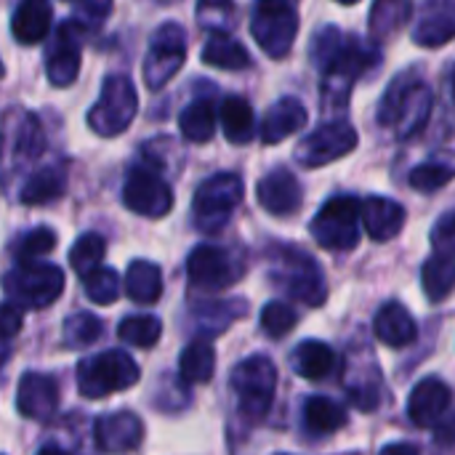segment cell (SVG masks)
Masks as SVG:
<instances>
[{"instance_id": "7", "label": "cell", "mask_w": 455, "mask_h": 455, "mask_svg": "<svg viewBox=\"0 0 455 455\" xmlns=\"http://www.w3.org/2000/svg\"><path fill=\"white\" fill-rule=\"evenodd\" d=\"M245 187L237 173H216L205 179L192 200V219L195 227L205 235H213L227 227L235 208L243 203Z\"/></svg>"}, {"instance_id": "10", "label": "cell", "mask_w": 455, "mask_h": 455, "mask_svg": "<svg viewBox=\"0 0 455 455\" xmlns=\"http://www.w3.org/2000/svg\"><path fill=\"white\" fill-rule=\"evenodd\" d=\"M360 219L363 203L357 197H333L312 219L309 232L328 251H352L360 243Z\"/></svg>"}, {"instance_id": "50", "label": "cell", "mask_w": 455, "mask_h": 455, "mask_svg": "<svg viewBox=\"0 0 455 455\" xmlns=\"http://www.w3.org/2000/svg\"><path fill=\"white\" fill-rule=\"evenodd\" d=\"M435 443L437 445H455V416H448L437 424Z\"/></svg>"}, {"instance_id": "9", "label": "cell", "mask_w": 455, "mask_h": 455, "mask_svg": "<svg viewBox=\"0 0 455 455\" xmlns=\"http://www.w3.org/2000/svg\"><path fill=\"white\" fill-rule=\"evenodd\" d=\"M251 35L269 59H283L296 43L299 16L288 0H256L251 16Z\"/></svg>"}, {"instance_id": "42", "label": "cell", "mask_w": 455, "mask_h": 455, "mask_svg": "<svg viewBox=\"0 0 455 455\" xmlns=\"http://www.w3.org/2000/svg\"><path fill=\"white\" fill-rule=\"evenodd\" d=\"M243 301H216V304H205L200 312H197V325H200V333L203 336H213V333H221L227 331V325L243 315Z\"/></svg>"}, {"instance_id": "33", "label": "cell", "mask_w": 455, "mask_h": 455, "mask_svg": "<svg viewBox=\"0 0 455 455\" xmlns=\"http://www.w3.org/2000/svg\"><path fill=\"white\" fill-rule=\"evenodd\" d=\"M347 395H349L352 405H357L365 413L379 408V403H381V376H379L373 363H368L365 368L363 365H352L349 368Z\"/></svg>"}, {"instance_id": "34", "label": "cell", "mask_w": 455, "mask_h": 455, "mask_svg": "<svg viewBox=\"0 0 455 455\" xmlns=\"http://www.w3.org/2000/svg\"><path fill=\"white\" fill-rule=\"evenodd\" d=\"M455 179V152H440L408 173V184L416 192H437Z\"/></svg>"}, {"instance_id": "26", "label": "cell", "mask_w": 455, "mask_h": 455, "mask_svg": "<svg viewBox=\"0 0 455 455\" xmlns=\"http://www.w3.org/2000/svg\"><path fill=\"white\" fill-rule=\"evenodd\" d=\"M64 189H67L64 168L61 165H45L24 181V187L19 189V200L27 205H43V203L61 197Z\"/></svg>"}, {"instance_id": "52", "label": "cell", "mask_w": 455, "mask_h": 455, "mask_svg": "<svg viewBox=\"0 0 455 455\" xmlns=\"http://www.w3.org/2000/svg\"><path fill=\"white\" fill-rule=\"evenodd\" d=\"M451 91H453V101H455V69H453V77H451Z\"/></svg>"}, {"instance_id": "23", "label": "cell", "mask_w": 455, "mask_h": 455, "mask_svg": "<svg viewBox=\"0 0 455 455\" xmlns=\"http://www.w3.org/2000/svg\"><path fill=\"white\" fill-rule=\"evenodd\" d=\"M53 21V8L48 0H19L11 16L13 37L24 45H35L45 40Z\"/></svg>"}, {"instance_id": "48", "label": "cell", "mask_w": 455, "mask_h": 455, "mask_svg": "<svg viewBox=\"0 0 455 455\" xmlns=\"http://www.w3.org/2000/svg\"><path fill=\"white\" fill-rule=\"evenodd\" d=\"M432 245L437 253H448V256H455V211L445 213L435 229H432Z\"/></svg>"}, {"instance_id": "11", "label": "cell", "mask_w": 455, "mask_h": 455, "mask_svg": "<svg viewBox=\"0 0 455 455\" xmlns=\"http://www.w3.org/2000/svg\"><path fill=\"white\" fill-rule=\"evenodd\" d=\"M187 61V32L181 24L168 21L160 24L149 40V51L144 59V83L149 91H160L168 85L176 72Z\"/></svg>"}, {"instance_id": "4", "label": "cell", "mask_w": 455, "mask_h": 455, "mask_svg": "<svg viewBox=\"0 0 455 455\" xmlns=\"http://www.w3.org/2000/svg\"><path fill=\"white\" fill-rule=\"evenodd\" d=\"M229 384L237 397V411L243 413V419L256 424L272 408L275 389H277V368L272 365L269 357L253 355L232 368Z\"/></svg>"}, {"instance_id": "29", "label": "cell", "mask_w": 455, "mask_h": 455, "mask_svg": "<svg viewBox=\"0 0 455 455\" xmlns=\"http://www.w3.org/2000/svg\"><path fill=\"white\" fill-rule=\"evenodd\" d=\"M216 373V352L205 339L187 344L179 357V376L184 384H208Z\"/></svg>"}, {"instance_id": "24", "label": "cell", "mask_w": 455, "mask_h": 455, "mask_svg": "<svg viewBox=\"0 0 455 455\" xmlns=\"http://www.w3.org/2000/svg\"><path fill=\"white\" fill-rule=\"evenodd\" d=\"M307 123V109L299 99L285 96L277 104H272L261 120V141L264 144H277L283 139H288L291 133L301 131Z\"/></svg>"}, {"instance_id": "25", "label": "cell", "mask_w": 455, "mask_h": 455, "mask_svg": "<svg viewBox=\"0 0 455 455\" xmlns=\"http://www.w3.org/2000/svg\"><path fill=\"white\" fill-rule=\"evenodd\" d=\"M200 59H203V64L219 67L227 72H237V69L251 67V53L245 51V45L237 43L235 37H229L227 32H213L211 40L203 45Z\"/></svg>"}, {"instance_id": "13", "label": "cell", "mask_w": 455, "mask_h": 455, "mask_svg": "<svg viewBox=\"0 0 455 455\" xmlns=\"http://www.w3.org/2000/svg\"><path fill=\"white\" fill-rule=\"evenodd\" d=\"M123 205L144 219H163L173 208V189L149 168H131L123 187Z\"/></svg>"}, {"instance_id": "40", "label": "cell", "mask_w": 455, "mask_h": 455, "mask_svg": "<svg viewBox=\"0 0 455 455\" xmlns=\"http://www.w3.org/2000/svg\"><path fill=\"white\" fill-rule=\"evenodd\" d=\"M197 24L208 32H229L237 24L235 0H197Z\"/></svg>"}, {"instance_id": "6", "label": "cell", "mask_w": 455, "mask_h": 455, "mask_svg": "<svg viewBox=\"0 0 455 455\" xmlns=\"http://www.w3.org/2000/svg\"><path fill=\"white\" fill-rule=\"evenodd\" d=\"M8 301L21 309H43L51 307L64 293V272L53 264L40 261H19L3 280Z\"/></svg>"}, {"instance_id": "2", "label": "cell", "mask_w": 455, "mask_h": 455, "mask_svg": "<svg viewBox=\"0 0 455 455\" xmlns=\"http://www.w3.org/2000/svg\"><path fill=\"white\" fill-rule=\"evenodd\" d=\"M379 61V48L347 35L344 45L336 51V56L323 67V107L328 112H339L349 104V93L357 83V77Z\"/></svg>"}, {"instance_id": "32", "label": "cell", "mask_w": 455, "mask_h": 455, "mask_svg": "<svg viewBox=\"0 0 455 455\" xmlns=\"http://www.w3.org/2000/svg\"><path fill=\"white\" fill-rule=\"evenodd\" d=\"M221 128L227 133V139L232 144H248L256 136V117H253V107L243 99V96H229L221 104Z\"/></svg>"}, {"instance_id": "41", "label": "cell", "mask_w": 455, "mask_h": 455, "mask_svg": "<svg viewBox=\"0 0 455 455\" xmlns=\"http://www.w3.org/2000/svg\"><path fill=\"white\" fill-rule=\"evenodd\" d=\"M13 147H16V155L24 157V160H35L37 155H43V149H45V133H43V125H40V120L35 115L21 112Z\"/></svg>"}, {"instance_id": "35", "label": "cell", "mask_w": 455, "mask_h": 455, "mask_svg": "<svg viewBox=\"0 0 455 455\" xmlns=\"http://www.w3.org/2000/svg\"><path fill=\"white\" fill-rule=\"evenodd\" d=\"M347 424L344 408L331 397H309L304 403V427L315 435H331Z\"/></svg>"}, {"instance_id": "3", "label": "cell", "mask_w": 455, "mask_h": 455, "mask_svg": "<svg viewBox=\"0 0 455 455\" xmlns=\"http://www.w3.org/2000/svg\"><path fill=\"white\" fill-rule=\"evenodd\" d=\"M432 101L435 99H432V91L427 83H421L411 75H403L389 85V91L379 107V123L389 125L397 133V139H411L427 125Z\"/></svg>"}, {"instance_id": "18", "label": "cell", "mask_w": 455, "mask_h": 455, "mask_svg": "<svg viewBox=\"0 0 455 455\" xmlns=\"http://www.w3.org/2000/svg\"><path fill=\"white\" fill-rule=\"evenodd\" d=\"M16 408L29 421H48L59 408V387L45 373H24L16 392Z\"/></svg>"}, {"instance_id": "47", "label": "cell", "mask_w": 455, "mask_h": 455, "mask_svg": "<svg viewBox=\"0 0 455 455\" xmlns=\"http://www.w3.org/2000/svg\"><path fill=\"white\" fill-rule=\"evenodd\" d=\"M109 13H112V0H77L72 19L85 29H96Z\"/></svg>"}, {"instance_id": "22", "label": "cell", "mask_w": 455, "mask_h": 455, "mask_svg": "<svg viewBox=\"0 0 455 455\" xmlns=\"http://www.w3.org/2000/svg\"><path fill=\"white\" fill-rule=\"evenodd\" d=\"M373 331H376V339L392 349H403V347H411L419 336V328H416V320L413 315L397 304V301H389L379 309L376 315V323H373Z\"/></svg>"}, {"instance_id": "30", "label": "cell", "mask_w": 455, "mask_h": 455, "mask_svg": "<svg viewBox=\"0 0 455 455\" xmlns=\"http://www.w3.org/2000/svg\"><path fill=\"white\" fill-rule=\"evenodd\" d=\"M421 285L432 304L445 301L455 291V256L435 253L432 259H427L421 269Z\"/></svg>"}, {"instance_id": "37", "label": "cell", "mask_w": 455, "mask_h": 455, "mask_svg": "<svg viewBox=\"0 0 455 455\" xmlns=\"http://www.w3.org/2000/svg\"><path fill=\"white\" fill-rule=\"evenodd\" d=\"M117 336L123 344L128 347H139V349H149L160 341L163 336V323L155 315H133L125 317L117 328Z\"/></svg>"}, {"instance_id": "39", "label": "cell", "mask_w": 455, "mask_h": 455, "mask_svg": "<svg viewBox=\"0 0 455 455\" xmlns=\"http://www.w3.org/2000/svg\"><path fill=\"white\" fill-rule=\"evenodd\" d=\"M104 251H107L104 237L96 235V232H85V235H80L77 243L69 248V267H72L80 277H85V275H91L93 269H99V264H101V259H104Z\"/></svg>"}, {"instance_id": "1", "label": "cell", "mask_w": 455, "mask_h": 455, "mask_svg": "<svg viewBox=\"0 0 455 455\" xmlns=\"http://www.w3.org/2000/svg\"><path fill=\"white\" fill-rule=\"evenodd\" d=\"M269 277L296 301L307 307H323L328 299L325 275L317 261L285 243L269 248Z\"/></svg>"}, {"instance_id": "19", "label": "cell", "mask_w": 455, "mask_h": 455, "mask_svg": "<svg viewBox=\"0 0 455 455\" xmlns=\"http://www.w3.org/2000/svg\"><path fill=\"white\" fill-rule=\"evenodd\" d=\"M453 403L451 387L440 379H424L408 397V419L416 427H437Z\"/></svg>"}, {"instance_id": "20", "label": "cell", "mask_w": 455, "mask_h": 455, "mask_svg": "<svg viewBox=\"0 0 455 455\" xmlns=\"http://www.w3.org/2000/svg\"><path fill=\"white\" fill-rule=\"evenodd\" d=\"M363 227L368 232L371 240L376 243H387L392 237H397L405 227V208L392 200V197H368L363 203Z\"/></svg>"}, {"instance_id": "31", "label": "cell", "mask_w": 455, "mask_h": 455, "mask_svg": "<svg viewBox=\"0 0 455 455\" xmlns=\"http://www.w3.org/2000/svg\"><path fill=\"white\" fill-rule=\"evenodd\" d=\"M216 109L213 101L208 99H197L192 104H187L179 115V131L187 141L192 144H205L213 139L216 133Z\"/></svg>"}, {"instance_id": "36", "label": "cell", "mask_w": 455, "mask_h": 455, "mask_svg": "<svg viewBox=\"0 0 455 455\" xmlns=\"http://www.w3.org/2000/svg\"><path fill=\"white\" fill-rule=\"evenodd\" d=\"M413 16V0H376L371 8V32L373 37L395 35Z\"/></svg>"}, {"instance_id": "12", "label": "cell", "mask_w": 455, "mask_h": 455, "mask_svg": "<svg viewBox=\"0 0 455 455\" xmlns=\"http://www.w3.org/2000/svg\"><path fill=\"white\" fill-rule=\"evenodd\" d=\"M357 147V131L347 120H331L304 136V141L296 147V160L304 168H320L328 163L341 160Z\"/></svg>"}, {"instance_id": "51", "label": "cell", "mask_w": 455, "mask_h": 455, "mask_svg": "<svg viewBox=\"0 0 455 455\" xmlns=\"http://www.w3.org/2000/svg\"><path fill=\"white\" fill-rule=\"evenodd\" d=\"M336 3H344V5H355V3H360V0H336Z\"/></svg>"}, {"instance_id": "43", "label": "cell", "mask_w": 455, "mask_h": 455, "mask_svg": "<svg viewBox=\"0 0 455 455\" xmlns=\"http://www.w3.org/2000/svg\"><path fill=\"white\" fill-rule=\"evenodd\" d=\"M83 280H85V296L93 304H115L120 299L123 285H120V277H117L115 269L99 267L91 275H85Z\"/></svg>"}, {"instance_id": "21", "label": "cell", "mask_w": 455, "mask_h": 455, "mask_svg": "<svg viewBox=\"0 0 455 455\" xmlns=\"http://www.w3.org/2000/svg\"><path fill=\"white\" fill-rule=\"evenodd\" d=\"M455 37V0H427V11L413 29V40L427 48L445 45Z\"/></svg>"}, {"instance_id": "46", "label": "cell", "mask_w": 455, "mask_h": 455, "mask_svg": "<svg viewBox=\"0 0 455 455\" xmlns=\"http://www.w3.org/2000/svg\"><path fill=\"white\" fill-rule=\"evenodd\" d=\"M344 40H347V35H344L339 27H333V24L323 27V29L312 37V45H309V56H312V61L323 69V67L336 56V51L344 45Z\"/></svg>"}, {"instance_id": "15", "label": "cell", "mask_w": 455, "mask_h": 455, "mask_svg": "<svg viewBox=\"0 0 455 455\" xmlns=\"http://www.w3.org/2000/svg\"><path fill=\"white\" fill-rule=\"evenodd\" d=\"M187 277L203 291H221L240 277L229 251L219 245H197L187 259Z\"/></svg>"}, {"instance_id": "17", "label": "cell", "mask_w": 455, "mask_h": 455, "mask_svg": "<svg viewBox=\"0 0 455 455\" xmlns=\"http://www.w3.org/2000/svg\"><path fill=\"white\" fill-rule=\"evenodd\" d=\"M256 195L261 208L269 211L272 216H293L301 208L304 187L288 168H275L259 181Z\"/></svg>"}, {"instance_id": "28", "label": "cell", "mask_w": 455, "mask_h": 455, "mask_svg": "<svg viewBox=\"0 0 455 455\" xmlns=\"http://www.w3.org/2000/svg\"><path fill=\"white\" fill-rule=\"evenodd\" d=\"M293 368H296V373L301 376V379H307V381H320V379H325L331 371H333V365H336V355H333V349L325 344V341H301L296 349H293Z\"/></svg>"}, {"instance_id": "38", "label": "cell", "mask_w": 455, "mask_h": 455, "mask_svg": "<svg viewBox=\"0 0 455 455\" xmlns=\"http://www.w3.org/2000/svg\"><path fill=\"white\" fill-rule=\"evenodd\" d=\"M104 331V323L91 315V312H75L72 317L64 320L61 325V339H64V347L67 349H83V347H91Z\"/></svg>"}, {"instance_id": "44", "label": "cell", "mask_w": 455, "mask_h": 455, "mask_svg": "<svg viewBox=\"0 0 455 455\" xmlns=\"http://www.w3.org/2000/svg\"><path fill=\"white\" fill-rule=\"evenodd\" d=\"M259 323H261V331H264L269 339H283V336H288V333L296 328L299 315H296L293 307H288V304H283V301H269V304L261 309Z\"/></svg>"}, {"instance_id": "49", "label": "cell", "mask_w": 455, "mask_h": 455, "mask_svg": "<svg viewBox=\"0 0 455 455\" xmlns=\"http://www.w3.org/2000/svg\"><path fill=\"white\" fill-rule=\"evenodd\" d=\"M21 323H24L21 307L13 304V301H5L3 304V336L5 339H13L21 331Z\"/></svg>"}, {"instance_id": "8", "label": "cell", "mask_w": 455, "mask_h": 455, "mask_svg": "<svg viewBox=\"0 0 455 455\" xmlns=\"http://www.w3.org/2000/svg\"><path fill=\"white\" fill-rule=\"evenodd\" d=\"M139 96L128 75H109L101 85L99 101L88 112V128L104 139L120 136L136 117Z\"/></svg>"}, {"instance_id": "16", "label": "cell", "mask_w": 455, "mask_h": 455, "mask_svg": "<svg viewBox=\"0 0 455 455\" xmlns=\"http://www.w3.org/2000/svg\"><path fill=\"white\" fill-rule=\"evenodd\" d=\"M144 440V424L131 411H117L109 416H101L93 424V443L104 453H125L136 451Z\"/></svg>"}, {"instance_id": "14", "label": "cell", "mask_w": 455, "mask_h": 455, "mask_svg": "<svg viewBox=\"0 0 455 455\" xmlns=\"http://www.w3.org/2000/svg\"><path fill=\"white\" fill-rule=\"evenodd\" d=\"M83 35H85V27L77 24L75 19H69L67 24H61L56 29V37H53V43L48 48V59H45V75H48L51 85L67 88L77 80Z\"/></svg>"}, {"instance_id": "45", "label": "cell", "mask_w": 455, "mask_h": 455, "mask_svg": "<svg viewBox=\"0 0 455 455\" xmlns=\"http://www.w3.org/2000/svg\"><path fill=\"white\" fill-rule=\"evenodd\" d=\"M53 245H56V235H53V229H48V227H37V229H29V232H24L16 243H13V256H16V261H35V259H40L43 253H48V251H53Z\"/></svg>"}, {"instance_id": "5", "label": "cell", "mask_w": 455, "mask_h": 455, "mask_svg": "<svg viewBox=\"0 0 455 455\" xmlns=\"http://www.w3.org/2000/svg\"><path fill=\"white\" fill-rule=\"evenodd\" d=\"M136 360L123 349H107L77 365V389L88 400H101L139 381Z\"/></svg>"}, {"instance_id": "27", "label": "cell", "mask_w": 455, "mask_h": 455, "mask_svg": "<svg viewBox=\"0 0 455 455\" xmlns=\"http://www.w3.org/2000/svg\"><path fill=\"white\" fill-rule=\"evenodd\" d=\"M125 293L136 304H155L163 293V272L157 264L136 259L125 272Z\"/></svg>"}]
</instances>
